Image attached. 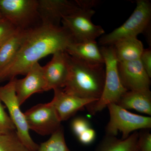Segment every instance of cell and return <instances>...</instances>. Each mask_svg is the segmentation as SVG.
Segmentation results:
<instances>
[{"instance_id":"obj_1","label":"cell","mask_w":151,"mask_h":151,"mask_svg":"<svg viewBox=\"0 0 151 151\" xmlns=\"http://www.w3.org/2000/svg\"><path fill=\"white\" fill-rule=\"evenodd\" d=\"M73 39L61 26L42 25L30 30L14 59L0 70V83L25 76L39 60L58 51H65Z\"/></svg>"},{"instance_id":"obj_6","label":"cell","mask_w":151,"mask_h":151,"mask_svg":"<svg viewBox=\"0 0 151 151\" xmlns=\"http://www.w3.org/2000/svg\"><path fill=\"white\" fill-rule=\"evenodd\" d=\"M37 0H0V13L17 29L29 30L40 26Z\"/></svg>"},{"instance_id":"obj_28","label":"cell","mask_w":151,"mask_h":151,"mask_svg":"<svg viewBox=\"0 0 151 151\" xmlns=\"http://www.w3.org/2000/svg\"><path fill=\"white\" fill-rule=\"evenodd\" d=\"M3 18V17L2 16V15L1 14V13H0V20H1Z\"/></svg>"},{"instance_id":"obj_11","label":"cell","mask_w":151,"mask_h":151,"mask_svg":"<svg viewBox=\"0 0 151 151\" xmlns=\"http://www.w3.org/2000/svg\"><path fill=\"white\" fill-rule=\"evenodd\" d=\"M45 82V92L65 87L69 73L68 54L65 51H58L52 54V58L42 66Z\"/></svg>"},{"instance_id":"obj_15","label":"cell","mask_w":151,"mask_h":151,"mask_svg":"<svg viewBox=\"0 0 151 151\" xmlns=\"http://www.w3.org/2000/svg\"><path fill=\"white\" fill-rule=\"evenodd\" d=\"M65 51L72 57L86 63L104 64V58L96 40L73 42Z\"/></svg>"},{"instance_id":"obj_9","label":"cell","mask_w":151,"mask_h":151,"mask_svg":"<svg viewBox=\"0 0 151 151\" xmlns=\"http://www.w3.org/2000/svg\"><path fill=\"white\" fill-rule=\"evenodd\" d=\"M24 115L29 129L42 136L51 135L61 127V122L51 102L35 105Z\"/></svg>"},{"instance_id":"obj_10","label":"cell","mask_w":151,"mask_h":151,"mask_svg":"<svg viewBox=\"0 0 151 151\" xmlns=\"http://www.w3.org/2000/svg\"><path fill=\"white\" fill-rule=\"evenodd\" d=\"M37 9L42 24L60 26L63 17L81 7V0H37Z\"/></svg>"},{"instance_id":"obj_13","label":"cell","mask_w":151,"mask_h":151,"mask_svg":"<svg viewBox=\"0 0 151 151\" xmlns=\"http://www.w3.org/2000/svg\"><path fill=\"white\" fill-rule=\"evenodd\" d=\"M25 76L24 78L15 79L16 93L20 106L32 94L45 92L42 66L38 62L32 65Z\"/></svg>"},{"instance_id":"obj_16","label":"cell","mask_w":151,"mask_h":151,"mask_svg":"<svg viewBox=\"0 0 151 151\" xmlns=\"http://www.w3.org/2000/svg\"><path fill=\"white\" fill-rule=\"evenodd\" d=\"M116 104L126 110L132 109L151 116L150 90L127 91Z\"/></svg>"},{"instance_id":"obj_26","label":"cell","mask_w":151,"mask_h":151,"mask_svg":"<svg viewBox=\"0 0 151 151\" xmlns=\"http://www.w3.org/2000/svg\"><path fill=\"white\" fill-rule=\"evenodd\" d=\"M140 60L146 72L151 77V48L144 49L142 52Z\"/></svg>"},{"instance_id":"obj_25","label":"cell","mask_w":151,"mask_h":151,"mask_svg":"<svg viewBox=\"0 0 151 151\" xmlns=\"http://www.w3.org/2000/svg\"><path fill=\"white\" fill-rule=\"evenodd\" d=\"M139 151H151V134L148 131L139 133Z\"/></svg>"},{"instance_id":"obj_24","label":"cell","mask_w":151,"mask_h":151,"mask_svg":"<svg viewBox=\"0 0 151 151\" xmlns=\"http://www.w3.org/2000/svg\"><path fill=\"white\" fill-rule=\"evenodd\" d=\"M71 128L72 132L77 137L91 127L87 119L83 117H77L71 122Z\"/></svg>"},{"instance_id":"obj_2","label":"cell","mask_w":151,"mask_h":151,"mask_svg":"<svg viewBox=\"0 0 151 151\" xmlns=\"http://www.w3.org/2000/svg\"><path fill=\"white\" fill-rule=\"evenodd\" d=\"M69 70L64 92L76 97L97 102L103 92L105 64H89L68 55Z\"/></svg>"},{"instance_id":"obj_22","label":"cell","mask_w":151,"mask_h":151,"mask_svg":"<svg viewBox=\"0 0 151 151\" xmlns=\"http://www.w3.org/2000/svg\"><path fill=\"white\" fill-rule=\"evenodd\" d=\"M16 131V128L0 100V135Z\"/></svg>"},{"instance_id":"obj_5","label":"cell","mask_w":151,"mask_h":151,"mask_svg":"<svg viewBox=\"0 0 151 151\" xmlns=\"http://www.w3.org/2000/svg\"><path fill=\"white\" fill-rule=\"evenodd\" d=\"M151 4L148 0H138L134 10L129 19L112 32L100 37L99 43L102 46L113 45L121 40L137 37L144 34L150 38L151 30Z\"/></svg>"},{"instance_id":"obj_4","label":"cell","mask_w":151,"mask_h":151,"mask_svg":"<svg viewBox=\"0 0 151 151\" xmlns=\"http://www.w3.org/2000/svg\"><path fill=\"white\" fill-rule=\"evenodd\" d=\"M81 3L80 8L63 17L61 21V26L69 34L74 42L96 40L105 33L102 27L94 24L91 20L95 13L93 7L97 1L81 0Z\"/></svg>"},{"instance_id":"obj_21","label":"cell","mask_w":151,"mask_h":151,"mask_svg":"<svg viewBox=\"0 0 151 151\" xmlns=\"http://www.w3.org/2000/svg\"><path fill=\"white\" fill-rule=\"evenodd\" d=\"M0 151H31L22 142L14 131L0 135Z\"/></svg>"},{"instance_id":"obj_23","label":"cell","mask_w":151,"mask_h":151,"mask_svg":"<svg viewBox=\"0 0 151 151\" xmlns=\"http://www.w3.org/2000/svg\"><path fill=\"white\" fill-rule=\"evenodd\" d=\"M18 29L6 19L0 20V47Z\"/></svg>"},{"instance_id":"obj_17","label":"cell","mask_w":151,"mask_h":151,"mask_svg":"<svg viewBox=\"0 0 151 151\" xmlns=\"http://www.w3.org/2000/svg\"><path fill=\"white\" fill-rule=\"evenodd\" d=\"M113 45L118 62H127L140 59L144 50L143 44L137 37L121 40Z\"/></svg>"},{"instance_id":"obj_12","label":"cell","mask_w":151,"mask_h":151,"mask_svg":"<svg viewBox=\"0 0 151 151\" xmlns=\"http://www.w3.org/2000/svg\"><path fill=\"white\" fill-rule=\"evenodd\" d=\"M119 77L127 91L150 89V78L139 59L118 63Z\"/></svg>"},{"instance_id":"obj_20","label":"cell","mask_w":151,"mask_h":151,"mask_svg":"<svg viewBox=\"0 0 151 151\" xmlns=\"http://www.w3.org/2000/svg\"><path fill=\"white\" fill-rule=\"evenodd\" d=\"M37 151H71L66 145L62 127L51 134L47 141L39 145Z\"/></svg>"},{"instance_id":"obj_8","label":"cell","mask_w":151,"mask_h":151,"mask_svg":"<svg viewBox=\"0 0 151 151\" xmlns=\"http://www.w3.org/2000/svg\"><path fill=\"white\" fill-rule=\"evenodd\" d=\"M15 79L0 86V100L5 105L9 116L16 128L17 134L22 142L31 151H37L39 145L34 141L29 132L24 113L20 108L15 88Z\"/></svg>"},{"instance_id":"obj_18","label":"cell","mask_w":151,"mask_h":151,"mask_svg":"<svg viewBox=\"0 0 151 151\" xmlns=\"http://www.w3.org/2000/svg\"><path fill=\"white\" fill-rule=\"evenodd\" d=\"M139 137V133L137 132L125 139L106 135L95 151H138Z\"/></svg>"},{"instance_id":"obj_7","label":"cell","mask_w":151,"mask_h":151,"mask_svg":"<svg viewBox=\"0 0 151 151\" xmlns=\"http://www.w3.org/2000/svg\"><path fill=\"white\" fill-rule=\"evenodd\" d=\"M110 120L105 129L106 135L116 136L118 132L122 134V139H127L132 132L139 129L151 128V118L134 114L116 103L107 106Z\"/></svg>"},{"instance_id":"obj_19","label":"cell","mask_w":151,"mask_h":151,"mask_svg":"<svg viewBox=\"0 0 151 151\" xmlns=\"http://www.w3.org/2000/svg\"><path fill=\"white\" fill-rule=\"evenodd\" d=\"M29 30L18 29L0 47V70L14 59Z\"/></svg>"},{"instance_id":"obj_14","label":"cell","mask_w":151,"mask_h":151,"mask_svg":"<svg viewBox=\"0 0 151 151\" xmlns=\"http://www.w3.org/2000/svg\"><path fill=\"white\" fill-rule=\"evenodd\" d=\"M53 91L54 97L51 102L61 122L66 121L84 107L96 102L68 94L62 89H55Z\"/></svg>"},{"instance_id":"obj_3","label":"cell","mask_w":151,"mask_h":151,"mask_svg":"<svg viewBox=\"0 0 151 151\" xmlns=\"http://www.w3.org/2000/svg\"><path fill=\"white\" fill-rule=\"evenodd\" d=\"M100 50L105 65V82L99 100L88 106L92 114L103 111L109 104H116L127 91L120 80L118 71L119 62L113 45L102 46Z\"/></svg>"},{"instance_id":"obj_27","label":"cell","mask_w":151,"mask_h":151,"mask_svg":"<svg viewBox=\"0 0 151 151\" xmlns=\"http://www.w3.org/2000/svg\"><path fill=\"white\" fill-rule=\"evenodd\" d=\"M79 142L84 145H89L92 144L96 138V132L93 129L90 128L77 137Z\"/></svg>"}]
</instances>
